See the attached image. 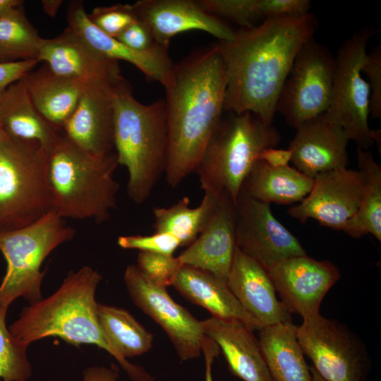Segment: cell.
<instances>
[{
    "instance_id": "cell-19",
    "label": "cell",
    "mask_w": 381,
    "mask_h": 381,
    "mask_svg": "<svg viewBox=\"0 0 381 381\" xmlns=\"http://www.w3.org/2000/svg\"><path fill=\"white\" fill-rule=\"evenodd\" d=\"M349 140L344 129L323 113L296 128L289 147L291 162L312 179L322 172L345 168L349 162Z\"/></svg>"
},
{
    "instance_id": "cell-26",
    "label": "cell",
    "mask_w": 381,
    "mask_h": 381,
    "mask_svg": "<svg viewBox=\"0 0 381 381\" xmlns=\"http://www.w3.org/2000/svg\"><path fill=\"white\" fill-rule=\"evenodd\" d=\"M0 126L8 136L37 142L48 152L59 135L33 105L23 78L0 97Z\"/></svg>"
},
{
    "instance_id": "cell-23",
    "label": "cell",
    "mask_w": 381,
    "mask_h": 381,
    "mask_svg": "<svg viewBox=\"0 0 381 381\" xmlns=\"http://www.w3.org/2000/svg\"><path fill=\"white\" fill-rule=\"evenodd\" d=\"M200 322L204 334L217 344L233 375L243 381H274L253 329L241 322L212 316Z\"/></svg>"
},
{
    "instance_id": "cell-11",
    "label": "cell",
    "mask_w": 381,
    "mask_h": 381,
    "mask_svg": "<svg viewBox=\"0 0 381 381\" xmlns=\"http://www.w3.org/2000/svg\"><path fill=\"white\" fill-rule=\"evenodd\" d=\"M335 57L314 37L298 51L282 85L276 112L297 128L306 121L325 113L329 106Z\"/></svg>"
},
{
    "instance_id": "cell-6",
    "label": "cell",
    "mask_w": 381,
    "mask_h": 381,
    "mask_svg": "<svg viewBox=\"0 0 381 381\" xmlns=\"http://www.w3.org/2000/svg\"><path fill=\"white\" fill-rule=\"evenodd\" d=\"M222 119L196 168L204 193H227L236 203L242 184L260 152L275 147L281 135L250 112Z\"/></svg>"
},
{
    "instance_id": "cell-15",
    "label": "cell",
    "mask_w": 381,
    "mask_h": 381,
    "mask_svg": "<svg viewBox=\"0 0 381 381\" xmlns=\"http://www.w3.org/2000/svg\"><path fill=\"white\" fill-rule=\"evenodd\" d=\"M267 271L287 310L303 319L320 314L324 297L340 278L332 262L306 254L283 260Z\"/></svg>"
},
{
    "instance_id": "cell-37",
    "label": "cell",
    "mask_w": 381,
    "mask_h": 381,
    "mask_svg": "<svg viewBox=\"0 0 381 381\" xmlns=\"http://www.w3.org/2000/svg\"><path fill=\"white\" fill-rule=\"evenodd\" d=\"M117 244L123 249H136L166 255H173L180 246L179 241L173 235L158 232L148 236H121L117 239Z\"/></svg>"
},
{
    "instance_id": "cell-39",
    "label": "cell",
    "mask_w": 381,
    "mask_h": 381,
    "mask_svg": "<svg viewBox=\"0 0 381 381\" xmlns=\"http://www.w3.org/2000/svg\"><path fill=\"white\" fill-rule=\"evenodd\" d=\"M116 39L129 48L140 52L150 50L157 44L148 28L139 19L127 27Z\"/></svg>"
},
{
    "instance_id": "cell-38",
    "label": "cell",
    "mask_w": 381,
    "mask_h": 381,
    "mask_svg": "<svg viewBox=\"0 0 381 381\" xmlns=\"http://www.w3.org/2000/svg\"><path fill=\"white\" fill-rule=\"evenodd\" d=\"M361 72L368 78L370 87L369 112L375 119L381 117V47L377 46L367 55Z\"/></svg>"
},
{
    "instance_id": "cell-29",
    "label": "cell",
    "mask_w": 381,
    "mask_h": 381,
    "mask_svg": "<svg viewBox=\"0 0 381 381\" xmlns=\"http://www.w3.org/2000/svg\"><path fill=\"white\" fill-rule=\"evenodd\" d=\"M220 195L205 193L201 202L195 208L189 207L190 200L186 196L169 207L154 208L155 232L173 235L180 246L190 245L205 227Z\"/></svg>"
},
{
    "instance_id": "cell-43",
    "label": "cell",
    "mask_w": 381,
    "mask_h": 381,
    "mask_svg": "<svg viewBox=\"0 0 381 381\" xmlns=\"http://www.w3.org/2000/svg\"><path fill=\"white\" fill-rule=\"evenodd\" d=\"M202 352L203 353L205 362V381H212V365L214 358L219 354V348L212 339L207 337L202 346Z\"/></svg>"
},
{
    "instance_id": "cell-48",
    "label": "cell",
    "mask_w": 381,
    "mask_h": 381,
    "mask_svg": "<svg viewBox=\"0 0 381 381\" xmlns=\"http://www.w3.org/2000/svg\"><path fill=\"white\" fill-rule=\"evenodd\" d=\"M0 62H2V61L0 60Z\"/></svg>"
},
{
    "instance_id": "cell-24",
    "label": "cell",
    "mask_w": 381,
    "mask_h": 381,
    "mask_svg": "<svg viewBox=\"0 0 381 381\" xmlns=\"http://www.w3.org/2000/svg\"><path fill=\"white\" fill-rule=\"evenodd\" d=\"M172 286L187 300L210 311L212 317L237 320L253 330L262 327L241 306L226 279L198 268L182 265Z\"/></svg>"
},
{
    "instance_id": "cell-8",
    "label": "cell",
    "mask_w": 381,
    "mask_h": 381,
    "mask_svg": "<svg viewBox=\"0 0 381 381\" xmlns=\"http://www.w3.org/2000/svg\"><path fill=\"white\" fill-rule=\"evenodd\" d=\"M75 231L54 210L32 224L0 232V251L6 271L0 284V308H7L19 297L30 304L42 299L45 258L60 245L71 240Z\"/></svg>"
},
{
    "instance_id": "cell-45",
    "label": "cell",
    "mask_w": 381,
    "mask_h": 381,
    "mask_svg": "<svg viewBox=\"0 0 381 381\" xmlns=\"http://www.w3.org/2000/svg\"><path fill=\"white\" fill-rule=\"evenodd\" d=\"M22 4L23 1L20 0H0V16L21 6Z\"/></svg>"
},
{
    "instance_id": "cell-47",
    "label": "cell",
    "mask_w": 381,
    "mask_h": 381,
    "mask_svg": "<svg viewBox=\"0 0 381 381\" xmlns=\"http://www.w3.org/2000/svg\"><path fill=\"white\" fill-rule=\"evenodd\" d=\"M5 135V133L4 132L3 129L1 128L0 126V139Z\"/></svg>"
},
{
    "instance_id": "cell-3",
    "label": "cell",
    "mask_w": 381,
    "mask_h": 381,
    "mask_svg": "<svg viewBox=\"0 0 381 381\" xmlns=\"http://www.w3.org/2000/svg\"><path fill=\"white\" fill-rule=\"evenodd\" d=\"M101 280L102 275L90 266L70 271L54 293L23 309L9 326L10 332L27 346L49 337L75 346L96 345L116 358L133 381H154L143 368L122 357L104 334L95 301Z\"/></svg>"
},
{
    "instance_id": "cell-12",
    "label": "cell",
    "mask_w": 381,
    "mask_h": 381,
    "mask_svg": "<svg viewBox=\"0 0 381 381\" xmlns=\"http://www.w3.org/2000/svg\"><path fill=\"white\" fill-rule=\"evenodd\" d=\"M123 281L135 305L166 332L181 361L198 357L206 337L201 322L176 303L165 287L150 281L136 265H129Z\"/></svg>"
},
{
    "instance_id": "cell-20",
    "label": "cell",
    "mask_w": 381,
    "mask_h": 381,
    "mask_svg": "<svg viewBox=\"0 0 381 381\" xmlns=\"http://www.w3.org/2000/svg\"><path fill=\"white\" fill-rule=\"evenodd\" d=\"M68 28L92 50L109 59L126 61L138 68L146 77L164 86L173 67L169 47L157 44L144 52L133 50L116 37L100 30L89 18L80 1H73L68 8Z\"/></svg>"
},
{
    "instance_id": "cell-40",
    "label": "cell",
    "mask_w": 381,
    "mask_h": 381,
    "mask_svg": "<svg viewBox=\"0 0 381 381\" xmlns=\"http://www.w3.org/2000/svg\"><path fill=\"white\" fill-rule=\"evenodd\" d=\"M38 63L37 59L0 62V97L10 85L32 71Z\"/></svg>"
},
{
    "instance_id": "cell-30",
    "label": "cell",
    "mask_w": 381,
    "mask_h": 381,
    "mask_svg": "<svg viewBox=\"0 0 381 381\" xmlns=\"http://www.w3.org/2000/svg\"><path fill=\"white\" fill-rule=\"evenodd\" d=\"M359 170L365 174V183L358 209L341 231L360 238L368 234L381 241V167L370 152L357 147Z\"/></svg>"
},
{
    "instance_id": "cell-4",
    "label": "cell",
    "mask_w": 381,
    "mask_h": 381,
    "mask_svg": "<svg viewBox=\"0 0 381 381\" xmlns=\"http://www.w3.org/2000/svg\"><path fill=\"white\" fill-rule=\"evenodd\" d=\"M114 143L118 164L128 173V195L141 204L165 173L168 129L164 98L143 104L122 78L114 93Z\"/></svg>"
},
{
    "instance_id": "cell-28",
    "label": "cell",
    "mask_w": 381,
    "mask_h": 381,
    "mask_svg": "<svg viewBox=\"0 0 381 381\" xmlns=\"http://www.w3.org/2000/svg\"><path fill=\"white\" fill-rule=\"evenodd\" d=\"M313 179L289 166L272 167L258 160L246 177L241 191L265 203L301 202L310 191Z\"/></svg>"
},
{
    "instance_id": "cell-42",
    "label": "cell",
    "mask_w": 381,
    "mask_h": 381,
    "mask_svg": "<svg viewBox=\"0 0 381 381\" xmlns=\"http://www.w3.org/2000/svg\"><path fill=\"white\" fill-rule=\"evenodd\" d=\"M119 372L116 368L91 366L83 373V381H117Z\"/></svg>"
},
{
    "instance_id": "cell-31",
    "label": "cell",
    "mask_w": 381,
    "mask_h": 381,
    "mask_svg": "<svg viewBox=\"0 0 381 381\" xmlns=\"http://www.w3.org/2000/svg\"><path fill=\"white\" fill-rule=\"evenodd\" d=\"M200 6L218 18H229L241 27L263 20L309 12V0H200Z\"/></svg>"
},
{
    "instance_id": "cell-35",
    "label": "cell",
    "mask_w": 381,
    "mask_h": 381,
    "mask_svg": "<svg viewBox=\"0 0 381 381\" xmlns=\"http://www.w3.org/2000/svg\"><path fill=\"white\" fill-rule=\"evenodd\" d=\"M136 265L150 281L166 288L173 285L183 265L174 255L140 251Z\"/></svg>"
},
{
    "instance_id": "cell-32",
    "label": "cell",
    "mask_w": 381,
    "mask_h": 381,
    "mask_svg": "<svg viewBox=\"0 0 381 381\" xmlns=\"http://www.w3.org/2000/svg\"><path fill=\"white\" fill-rule=\"evenodd\" d=\"M97 312L104 334L124 358L140 356L152 346L153 335L126 310L97 304Z\"/></svg>"
},
{
    "instance_id": "cell-10",
    "label": "cell",
    "mask_w": 381,
    "mask_h": 381,
    "mask_svg": "<svg viewBox=\"0 0 381 381\" xmlns=\"http://www.w3.org/2000/svg\"><path fill=\"white\" fill-rule=\"evenodd\" d=\"M297 339L325 381H368L371 360L364 341L344 323L320 314L303 318Z\"/></svg>"
},
{
    "instance_id": "cell-41",
    "label": "cell",
    "mask_w": 381,
    "mask_h": 381,
    "mask_svg": "<svg viewBox=\"0 0 381 381\" xmlns=\"http://www.w3.org/2000/svg\"><path fill=\"white\" fill-rule=\"evenodd\" d=\"M292 152L289 148L277 149L275 147H268L263 150L258 157L272 167H284L289 166L291 162Z\"/></svg>"
},
{
    "instance_id": "cell-16",
    "label": "cell",
    "mask_w": 381,
    "mask_h": 381,
    "mask_svg": "<svg viewBox=\"0 0 381 381\" xmlns=\"http://www.w3.org/2000/svg\"><path fill=\"white\" fill-rule=\"evenodd\" d=\"M121 79L86 86L61 128L69 141L93 157L114 152V93Z\"/></svg>"
},
{
    "instance_id": "cell-14",
    "label": "cell",
    "mask_w": 381,
    "mask_h": 381,
    "mask_svg": "<svg viewBox=\"0 0 381 381\" xmlns=\"http://www.w3.org/2000/svg\"><path fill=\"white\" fill-rule=\"evenodd\" d=\"M361 170L340 168L313 178L310 193L288 214L301 223L313 219L325 226L341 230L357 212L365 186Z\"/></svg>"
},
{
    "instance_id": "cell-9",
    "label": "cell",
    "mask_w": 381,
    "mask_h": 381,
    "mask_svg": "<svg viewBox=\"0 0 381 381\" xmlns=\"http://www.w3.org/2000/svg\"><path fill=\"white\" fill-rule=\"evenodd\" d=\"M377 30L365 28L340 46L335 66L329 104L325 112L341 127L349 140L367 149L374 144L373 130L368 126L370 87L361 75L369 40Z\"/></svg>"
},
{
    "instance_id": "cell-5",
    "label": "cell",
    "mask_w": 381,
    "mask_h": 381,
    "mask_svg": "<svg viewBox=\"0 0 381 381\" xmlns=\"http://www.w3.org/2000/svg\"><path fill=\"white\" fill-rule=\"evenodd\" d=\"M116 155L93 157L59 134L48 152L53 210L64 219L106 221L116 207Z\"/></svg>"
},
{
    "instance_id": "cell-18",
    "label": "cell",
    "mask_w": 381,
    "mask_h": 381,
    "mask_svg": "<svg viewBox=\"0 0 381 381\" xmlns=\"http://www.w3.org/2000/svg\"><path fill=\"white\" fill-rule=\"evenodd\" d=\"M37 60L55 74L86 86L116 82L123 77L117 61L95 52L68 27L54 38H42Z\"/></svg>"
},
{
    "instance_id": "cell-27",
    "label": "cell",
    "mask_w": 381,
    "mask_h": 381,
    "mask_svg": "<svg viewBox=\"0 0 381 381\" xmlns=\"http://www.w3.org/2000/svg\"><path fill=\"white\" fill-rule=\"evenodd\" d=\"M258 343L274 381H312L293 322L260 328Z\"/></svg>"
},
{
    "instance_id": "cell-33",
    "label": "cell",
    "mask_w": 381,
    "mask_h": 381,
    "mask_svg": "<svg viewBox=\"0 0 381 381\" xmlns=\"http://www.w3.org/2000/svg\"><path fill=\"white\" fill-rule=\"evenodd\" d=\"M41 40L28 20L22 5L0 16V60L2 62L37 60Z\"/></svg>"
},
{
    "instance_id": "cell-13",
    "label": "cell",
    "mask_w": 381,
    "mask_h": 381,
    "mask_svg": "<svg viewBox=\"0 0 381 381\" xmlns=\"http://www.w3.org/2000/svg\"><path fill=\"white\" fill-rule=\"evenodd\" d=\"M236 246L266 270L306 254L298 239L273 215L270 204L240 191L235 203Z\"/></svg>"
},
{
    "instance_id": "cell-25",
    "label": "cell",
    "mask_w": 381,
    "mask_h": 381,
    "mask_svg": "<svg viewBox=\"0 0 381 381\" xmlns=\"http://www.w3.org/2000/svg\"><path fill=\"white\" fill-rule=\"evenodd\" d=\"M23 79L37 111L57 131L70 117L86 88L83 83L56 75L47 66L31 71Z\"/></svg>"
},
{
    "instance_id": "cell-36",
    "label": "cell",
    "mask_w": 381,
    "mask_h": 381,
    "mask_svg": "<svg viewBox=\"0 0 381 381\" xmlns=\"http://www.w3.org/2000/svg\"><path fill=\"white\" fill-rule=\"evenodd\" d=\"M87 15L100 30L116 38L138 19L133 5L128 4L96 7Z\"/></svg>"
},
{
    "instance_id": "cell-22",
    "label": "cell",
    "mask_w": 381,
    "mask_h": 381,
    "mask_svg": "<svg viewBox=\"0 0 381 381\" xmlns=\"http://www.w3.org/2000/svg\"><path fill=\"white\" fill-rule=\"evenodd\" d=\"M226 283L244 310L262 327L292 322L291 314L277 298L267 271L237 246Z\"/></svg>"
},
{
    "instance_id": "cell-7",
    "label": "cell",
    "mask_w": 381,
    "mask_h": 381,
    "mask_svg": "<svg viewBox=\"0 0 381 381\" xmlns=\"http://www.w3.org/2000/svg\"><path fill=\"white\" fill-rule=\"evenodd\" d=\"M53 210L48 152L38 143L0 139V232L33 224Z\"/></svg>"
},
{
    "instance_id": "cell-44",
    "label": "cell",
    "mask_w": 381,
    "mask_h": 381,
    "mask_svg": "<svg viewBox=\"0 0 381 381\" xmlns=\"http://www.w3.org/2000/svg\"><path fill=\"white\" fill-rule=\"evenodd\" d=\"M61 0H43L41 1L42 9L49 16L54 17L57 13L61 5Z\"/></svg>"
},
{
    "instance_id": "cell-1",
    "label": "cell",
    "mask_w": 381,
    "mask_h": 381,
    "mask_svg": "<svg viewBox=\"0 0 381 381\" xmlns=\"http://www.w3.org/2000/svg\"><path fill=\"white\" fill-rule=\"evenodd\" d=\"M317 28L315 16L308 12L239 28L232 40L215 43L227 76L224 111L250 112L272 125L284 80L301 47Z\"/></svg>"
},
{
    "instance_id": "cell-17",
    "label": "cell",
    "mask_w": 381,
    "mask_h": 381,
    "mask_svg": "<svg viewBox=\"0 0 381 381\" xmlns=\"http://www.w3.org/2000/svg\"><path fill=\"white\" fill-rule=\"evenodd\" d=\"M133 5L138 19L146 25L155 42L165 47L176 35L190 30L206 32L219 41H229L234 36V30L205 11L198 1L140 0Z\"/></svg>"
},
{
    "instance_id": "cell-21",
    "label": "cell",
    "mask_w": 381,
    "mask_h": 381,
    "mask_svg": "<svg viewBox=\"0 0 381 381\" xmlns=\"http://www.w3.org/2000/svg\"><path fill=\"white\" fill-rule=\"evenodd\" d=\"M236 248L235 202L224 192L197 238L178 258L183 265L226 280Z\"/></svg>"
},
{
    "instance_id": "cell-34",
    "label": "cell",
    "mask_w": 381,
    "mask_h": 381,
    "mask_svg": "<svg viewBox=\"0 0 381 381\" xmlns=\"http://www.w3.org/2000/svg\"><path fill=\"white\" fill-rule=\"evenodd\" d=\"M7 310L0 308V380L27 381L32 375L27 356L28 346L16 339L7 328Z\"/></svg>"
},
{
    "instance_id": "cell-46",
    "label": "cell",
    "mask_w": 381,
    "mask_h": 381,
    "mask_svg": "<svg viewBox=\"0 0 381 381\" xmlns=\"http://www.w3.org/2000/svg\"><path fill=\"white\" fill-rule=\"evenodd\" d=\"M309 368L311 373L312 381H325L318 374L312 365L309 366Z\"/></svg>"
},
{
    "instance_id": "cell-2",
    "label": "cell",
    "mask_w": 381,
    "mask_h": 381,
    "mask_svg": "<svg viewBox=\"0 0 381 381\" xmlns=\"http://www.w3.org/2000/svg\"><path fill=\"white\" fill-rule=\"evenodd\" d=\"M225 64L215 44L174 65L165 89L167 183L175 188L195 172L224 111Z\"/></svg>"
}]
</instances>
